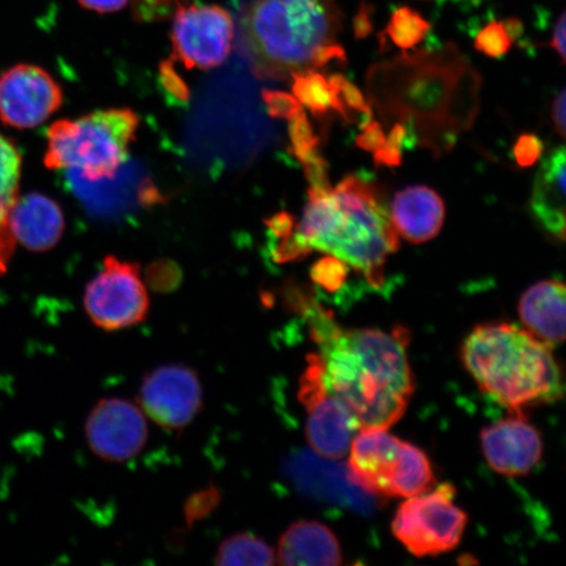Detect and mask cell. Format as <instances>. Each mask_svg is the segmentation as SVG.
I'll return each mask as SVG.
<instances>
[{"mask_svg": "<svg viewBox=\"0 0 566 566\" xmlns=\"http://www.w3.org/2000/svg\"><path fill=\"white\" fill-rule=\"evenodd\" d=\"M325 379L356 416L360 429H388L398 422L415 392L408 332L396 328L343 329L318 304L306 302Z\"/></svg>", "mask_w": 566, "mask_h": 566, "instance_id": "6da1fadb", "label": "cell"}, {"mask_svg": "<svg viewBox=\"0 0 566 566\" xmlns=\"http://www.w3.org/2000/svg\"><path fill=\"white\" fill-rule=\"evenodd\" d=\"M294 232L311 250L345 261L374 287L384 285L388 254L400 248L379 188L358 175L346 176L335 189L310 188Z\"/></svg>", "mask_w": 566, "mask_h": 566, "instance_id": "7a4b0ae2", "label": "cell"}, {"mask_svg": "<svg viewBox=\"0 0 566 566\" xmlns=\"http://www.w3.org/2000/svg\"><path fill=\"white\" fill-rule=\"evenodd\" d=\"M342 30L337 0H245L238 21L240 46L261 80L314 69L317 53L336 44Z\"/></svg>", "mask_w": 566, "mask_h": 566, "instance_id": "3957f363", "label": "cell"}, {"mask_svg": "<svg viewBox=\"0 0 566 566\" xmlns=\"http://www.w3.org/2000/svg\"><path fill=\"white\" fill-rule=\"evenodd\" d=\"M462 358L479 387L516 415L564 396L551 346L516 325H479L465 338Z\"/></svg>", "mask_w": 566, "mask_h": 566, "instance_id": "277c9868", "label": "cell"}, {"mask_svg": "<svg viewBox=\"0 0 566 566\" xmlns=\"http://www.w3.org/2000/svg\"><path fill=\"white\" fill-rule=\"evenodd\" d=\"M138 126L139 118L130 109L60 119L48 130L45 166L80 172L90 181L112 179L129 157Z\"/></svg>", "mask_w": 566, "mask_h": 566, "instance_id": "5b68a950", "label": "cell"}, {"mask_svg": "<svg viewBox=\"0 0 566 566\" xmlns=\"http://www.w3.org/2000/svg\"><path fill=\"white\" fill-rule=\"evenodd\" d=\"M386 430L365 428L354 437L348 463L353 479L367 492L387 497L430 491L436 479L427 454Z\"/></svg>", "mask_w": 566, "mask_h": 566, "instance_id": "8992f818", "label": "cell"}, {"mask_svg": "<svg viewBox=\"0 0 566 566\" xmlns=\"http://www.w3.org/2000/svg\"><path fill=\"white\" fill-rule=\"evenodd\" d=\"M455 490L443 484L409 497L396 512L392 533L410 554L438 556L455 549L467 526V514L455 505Z\"/></svg>", "mask_w": 566, "mask_h": 566, "instance_id": "52a82bcc", "label": "cell"}, {"mask_svg": "<svg viewBox=\"0 0 566 566\" xmlns=\"http://www.w3.org/2000/svg\"><path fill=\"white\" fill-rule=\"evenodd\" d=\"M300 400L307 412L306 437L317 454L342 459L349 454L360 424L352 410L332 391L318 354H311L301 378Z\"/></svg>", "mask_w": 566, "mask_h": 566, "instance_id": "ba28073f", "label": "cell"}, {"mask_svg": "<svg viewBox=\"0 0 566 566\" xmlns=\"http://www.w3.org/2000/svg\"><path fill=\"white\" fill-rule=\"evenodd\" d=\"M84 308L92 323L108 332L123 331L146 321L150 300L138 264L115 256L104 260L103 271L84 293Z\"/></svg>", "mask_w": 566, "mask_h": 566, "instance_id": "9c48e42d", "label": "cell"}, {"mask_svg": "<svg viewBox=\"0 0 566 566\" xmlns=\"http://www.w3.org/2000/svg\"><path fill=\"white\" fill-rule=\"evenodd\" d=\"M235 33V21L223 7L181 4L172 23L174 54L187 69L221 66L229 59Z\"/></svg>", "mask_w": 566, "mask_h": 566, "instance_id": "30bf717a", "label": "cell"}, {"mask_svg": "<svg viewBox=\"0 0 566 566\" xmlns=\"http://www.w3.org/2000/svg\"><path fill=\"white\" fill-rule=\"evenodd\" d=\"M285 475L296 490L325 504L359 514H373L379 506L377 495L353 479L348 464L317 452H295L285 463Z\"/></svg>", "mask_w": 566, "mask_h": 566, "instance_id": "8fae6325", "label": "cell"}, {"mask_svg": "<svg viewBox=\"0 0 566 566\" xmlns=\"http://www.w3.org/2000/svg\"><path fill=\"white\" fill-rule=\"evenodd\" d=\"M142 409L159 427L180 430L200 413L203 391L197 373L180 364L160 366L142 380Z\"/></svg>", "mask_w": 566, "mask_h": 566, "instance_id": "7c38bea8", "label": "cell"}, {"mask_svg": "<svg viewBox=\"0 0 566 566\" xmlns=\"http://www.w3.org/2000/svg\"><path fill=\"white\" fill-rule=\"evenodd\" d=\"M63 94L48 71L13 66L0 76V122L15 129H32L61 108Z\"/></svg>", "mask_w": 566, "mask_h": 566, "instance_id": "4fadbf2b", "label": "cell"}, {"mask_svg": "<svg viewBox=\"0 0 566 566\" xmlns=\"http://www.w3.org/2000/svg\"><path fill=\"white\" fill-rule=\"evenodd\" d=\"M86 438L91 451L105 462H127L147 443L145 415L129 400L103 399L87 417Z\"/></svg>", "mask_w": 566, "mask_h": 566, "instance_id": "5bb4252c", "label": "cell"}, {"mask_svg": "<svg viewBox=\"0 0 566 566\" xmlns=\"http://www.w3.org/2000/svg\"><path fill=\"white\" fill-rule=\"evenodd\" d=\"M488 464L505 476H523L535 469L543 455L539 431L522 417L501 420L481 433Z\"/></svg>", "mask_w": 566, "mask_h": 566, "instance_id": "9a60e30c", "label": "cell"}, {"mask_svg": "<svg viewBox=\"0 0 566 566\" xmlns=\"http://www.w3.org/2000/svg\"><path fill=\"white\" fill-rule=\"evenodd\" d=\"M9 222L13 239L32 252L52 250L65 231V218L59 203L40 193L19 196Z\"/></svg>", "mask_w": 566, "mask_h": 566, "instance_id": "2e32d148", "label": "cell"}, {"mask_svg": "<svg viewBox=\"0 0 566 566\" xmlns=\"http://www.w3.org/2000/svg\"><path fill=\"white\" fill-rule=\"evenodd\" d=\"M444 210L443 200L436 190L415 186L396 193L389 216L396 232L410 243L421 244L440 233Z\"/></svg>", "mask_w": 566, "mask_h": 566, "instance_id": "e0dca14e", "label": "cell"}, {"mask_svg": "<svg viewBox=\"0 0 566 566\" xmlns=\"http://www.w3.org/2000/svg\"><path fill=\"white\" fill-rule=\"evenodd\" d=\"M565 286L556 280L537 282L520 301V316L531 335L554 348L565 337Z\"/></svg>", "mask_w": 566, "mask_h": 566, "instance_id": "ac0fdd59", "label": "cell"}, {"mask_svg": "<svg viewBox=\"0 0 566 566\" xmlns=\"http://www.w3.org/2000/svg\"><path fill=\"white\" fill-rule=\"evenodd\" d=\"M566 155L558 147L543 160L536 175L531 211L552 237L565 240Z\"/></svg>", "mask_w": 566, "mask_h": 566, "instance_id": "d6986e66", "label": "cell"}, {"mask_svg": "<svg viewBox=\"0 0 566 566\" xmlns=\"http://www.w3.org/2000/svg\"><path fill=\"white\" fill-rule=\"evenodd\" d=\"M281 565L335 566L343 563V552L332 531L314 521L295 522L279 544Z\"/></svg>", "mask_w": 566, "mask_h": 566, "instance_id": "ffe728a7", "label": "cell"}, {"mask_svg": "<svg viewBox=\"0 0 566 566\" xmlns=\"http://www.w3.org/2000/svg\"><path fill=\"white\" fill-rule=\"evenodd\" d=\"M21 155L11 140L0 136V274L7 272L17 240L10 229V211L19 198Z\"/></svg>", "mask_w": 566, "mask_h": 566, "instance_id": "44dd1931", "label": "cell"}, {"mask_svg": "<svg viewBox=\"0 0 566 566\" xmlns=\"http://www.w3.org/2000/svg\"><path fill=\"white\" fill-rule=\"evenodd\" d=\"M290 77H293V92L296 101L307 106L314 117L325 118L331 111H335L346 123H352L344 105L338 101L334 87L321 73H316L314 69H308Z\"/></svg>", "mask_w": 566, "mask_h": 566, "instance_id": "7402d4cb", "label": "cell"}, {"mask_svg": "<svg viewBox=\"0 0 566 566\" xmlns=\"http://www.w3.org/2000/svg\"><path fill=\"white\" fill-rule=\"evenodd\" d=\"M275 552L261 537L237 534L221 543L216 555L217 565H273Z\"/></svg>", "mask_w": 566, "mask_h": 566, "instance_id": "603a6c76", "label": "cell"}, {"mask_svg": "<svg viewBox=\"0 0 566 566\" xmlns=\"http://www.w3.org/2000/svg\"><path fill=\"white\" fill-rule=\"evenodd\" d=\"M430 30L429 21L421 13L409 9V7H401L389 19L386 33L394 45L402 51H408V49L419 45Z\"/></svg>", "mask_w": 566, "mask_h": 566, "instance_id": "cb8c5ba5", "label": "cell"}, {"mask_svg": "<svg viewBox=\"0 0 566 566\" xmlns=\"http://www.w3.org/2000/svg\"><path fill=\"white\" fill-rule=\"evenodd\" d=\"M513 42L505 24L501 21H492L476 35L475 49L491 59H500L511 51Z\"/></svg>", "mask_w": 566, "mask_h": 566, "instance_id": "d4e9b609", "label": "cell"}, {"mask_svg": "<svg viewBox=\"0 0 566 566\" xmlns=\"http://www.w3.org/2000/svg\"><path fill=\"white\" fill-rule=\"evenodd\" d=\"M349 265L336 256H325L311 268V277L328 292H337L348 279Z\"/></svg>", "mask_w": 566, "mask_h": 566, "instance_id": "484cf974", "label": "cell"}, {"mask_svg": "<svg viewBox=\"0 0 566 566\" xmlns=\"http://www.w3.org/2000/svg\"><path fill=\"white\" fill-rule=\"evenodd\" d=\"M332 87H334L338 101L342 102L346 113H348L352 123H356V113H363L366 119L373 116L369 104L365 101L363 92H360L353 83H350L342 74L329 76L328 80Z\"/></svg>", "mask_w": 566, "mask_h": 566, "instance_id": "4316f807", "label": "cell"}, {"mask_svg": "<svg viewBox=\"0 0 566 566\" xmlns=\"http://www.w3.org/2000/svg\"><path fill=\"white\" fill-rule=\"evenodd\" d=\"M290 139H292L295 158L302 161L317 151L318 138L315 136L306 113L303 111L290 119Z\"/></svg>", "mask_w": 566, "mask_h": 566, "instance_id": "83f0119b", "label": "cell"}, {"mask_svg": "<svg viewBox=\"0 0 566 566\" xmlns=\"http://www.w3.org/2000/svg\"><path fill=\"white\" fill-rule=\"evenodd\" d=\"M409 130L405 125L392 127L384 146L374 151V163L377 167L398 168L402 163L401 147L408 139Z\"/></svg>", "mask_w": 566, "mask_h": 566, "instance_id": "f1b7e54d", "label": "cell"}, {"mask_svg": "<svg viewBox=\"0 0 566 566\" xmlns=\"http://www.w3.org/2000/svg\"><path fill=\"white\" fill-rule=\"evenodd\" d=\"M263 98L269 115L274 118L292 119L303 111L301 103L285 92L265 90Z\"/></svg>", "mask_w": 566, "mask_h": 566, "instance_id": "f546056e", "label": "cell"}, {"mask_svg": "<svg viewBox=\"0 0 566 566\" xmlns=\"http://www.w3.org/2000/svg\"><path fill=\"white\" fill-rule=\"evenodd\" d=\"M219 501H221V493L212 486L193 494L186 506V515L189 525H193L195 522L203 520L205 516L214 511Z\"/></svg>", "mask_w": 566, "mask_h": 566, "instance_id": "4dcf8cb0", "label": "cell"}, {"mask_svg": "<svg viewBox=\"0 0 566 566\" xmlns=\"http://www.w3.org/2000/svg\"><path fill=\"white\" fill-rule=\"evenodd\" d=\"M544 142L535 134L525 133L516 139L514 145V158L521 168H530L542 158Z\"/></svg>", "mask_w": 566, "mask_h": 566, "instance_id": "1f68e13d", "label": "cell"}, {"mask_svg": "<svg viewBox=\"0 0 566 566\" xmlns=\"http://www.w3.org/2000/svg\"><path fill=\"white\" fill-rule=\"evenodd\" d=\"M385 140V133L381 130V126L370 118L363 125V133L357 137L356 145L360 150L375 151L384 146Z\"/></svg>", "mask_w": 566, "mask_h": 566, "instance_id": "d6a6232c", "label": "cell"}, {"mask_svg": "<svg viewBox=\"0 0 566 566\" xmlns=\"http://www.w3.org/2000/svg\"><path fill=\"white\" fill-rule=\"evenodd\" d=\"M186 0H134V10L139 18H158L160 13H166L177 9Z\"/></svg>", "mask_w": 566, "mask_h": 566, "instance_id": "836d02e7", "label": "cell"}, {"mask_svg": "<svg viewBox=\"0 0 566 566\" xmlns=\"http://www.w3.org/2000/svg\"><path fill=\"white\" fill-rule=\"evenodd\" d=\"M269 229L273 233L274 239H283L292 235L295 229V218L289 212H280V214L274 216L272 219L266 221Z\"/></svg>", "mask_w": 566, "mask_h": 566, "instance_id": "e575fe53", "label": "cell"}, {"mask_svg": "<svg viewBox=\"0 0 566 566\" xmlns=\"http://www.w3.org/2000/svg\"><path fill=\"white\" fill-rule=\"evenodd\" d=\"M83 9L98 13H112L125 9L129 0H77Z\"/></svg>", "mask_w": 566, "mask_h": 566, "instance_id": "d590c367", "label": "cell"}, {"mask_svg": "<svg viewBox=\"0 0 566 566\" xmlns=\"http://www.w3.org/2000/svg\"><path fill=\"white\" fill-rule=\"evenodd\" d=\"M566 17L565 12L562 13L560 18L556 21V25L554 28V33H552V39L549 41V46L554 49V51L562 56L563 63L566 60Z\"/></svg>", "mask_w": 566, "mask_h": 566, "instance_id": "8d00e7d4", "label": "cell"}, {"mask_svg": "<svg viewBox=\"0 0 566 566\" xmlns=\"http://www.w3.org/2000/svg\"><path fill=\"white\" fill-rule=\"evenodd\" d=\"M566 91L562 88L560 94H558L555 98L554 105H552V119H554V124L556 127V132L560 134L562 138H565V129H566Z\"/></svg>", "mask_w": 566, "mask_h": 566, "instance_id": "74e56055", "label": "cell"}, {"mask_svg": "<svg viewBox=\"0 0 566 566\" xmlns=\"http://www.w3.org/2000/svg\"><path fill=\"white\" fill-rule=\"evenodd\" d=\"M373 32L371 11L367 6L360 7L358 15L354 19V33L357 39H365Z\"/></svg>", "mask_w": 566, "mask_h": 566, "instance_id": "f35d334b", "label": "cell"}]
</instances>
